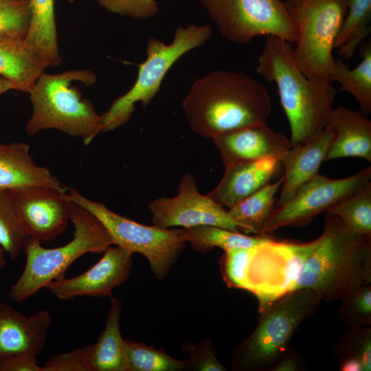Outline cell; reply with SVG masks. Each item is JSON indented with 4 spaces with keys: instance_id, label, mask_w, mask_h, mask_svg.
Wrapping results in <instances>:
<instances>
[{
    "instance_id": "obj_5",
    "label": "cell",
    "mask_w": 371,
    "mask_h": 371,
    "mask_svg": "<svg viewBox=\"0 0 371 371\" xmlns=\"http://www.w3.org/2000/svg\"><path fill=\"white\" fill-rule=\"evenodd\" d=\"M70 221L74 226L73 239L66 245L46 249L41 243L27 238L25 268L8 293L15 302H22L45 287L49 282L63 278L67 267L87 253H104L113 245L102 223L90 212L73 203Z\"/></svg>"
},
{
    "instance_id": "obj_16",
    "label": "cell",
    "mask_w": 371,
    "mask_h": 371,
    "mask_svg": "<svg viewBox=\"0 0 371 371\" xmlns=\"http://www.w3.org/2000/svg\"><path fill=\"white\" fill-rule=\"evenodd\" d=\"M225 168L240 162L273 157L280 161L291 143L282 132L266 123L255 124L221 134L212 139Z\"/></svg>"
},
{
    "instance_id": "obj_25",
    "label": "cell",
    "mask_w": 371,
    "mask_h": 371,
    "mask_svg": "<svg viewBox=\"0 0 371 371\" xmlns=\"http://www.w3.org/2000/svg\"><path fill=\"white\" fill-rule=\"evenodd\" d=\"M180 236L197 252L206 253L214 247L224 251L232 248L254 247L273 240L269 235L250 236L212 225L180 228Z\"/></svg>"
},
{
    "instance_id": "obj_8",
    "label": "cell",
    "mask_w": 371,
    "mask_h": 371,
    "mask_svg": "<svg viewBox=\"0 0 371 371\" xmlns=\"http://www.w3.org/2000/svg\"><path fill=\"white\" fill-rule=\"evenodd\" d=\"M297 30L294 60L312 80L329 79L335 66L334 43L347 12L346 0H288Z\"/></svg>"
},
{
    "instance_id": "obj_10",
    "label": "cell",
    "mask_w": 371,
    "mask_h": 371,
    "mask_svg": "<svg viewBox=\"0 0 371 371\" xmlns=\"http://www.w3.org/2000/svg\"><path fill=\"white\" fill-rule=\"evenodd\" d=\"M227 41L245 45L259 36H275L294 44L296 25L281 0H199Z\"/></svg>"
},
{
    "instance_id": "obj_31",
    "label": "cell",
    "mask_w": 371,
    "mask_h": 371,
    "mask_svg": "<svg viewBox=\"0 0 371 371\" xmlns=\"http://www.w3.org/2000/svg\"><path fill=\"white\" fill-rule=\"evenodd\" d=\"M27 238L6 190H0V246L14 260L20 255Z\"/></svg>"
},
{
    "instance_id": "obj_26",
    "label": "cell",
    "mask_w": 371,
    "mask_h": 371,
    "mask_svg": "<svg viewBox=\"0 0 371 371\" xmlns=\"http://www.w3.org/2000/svg\"><path fill=\"white\" fill-rule=\"evenodd\" d=\"M361 54V61L352 69L341 58L336 59L328 78L339 85V91L351 94L359 103L361 112L368 115L371 112L370 41L363 45Z\"/></svg>"
},
{
    "instance_id": "obj_21",
    "label": "cell",
    "mask_w": 371,
    "mask_h": 371,
    "mask_svg": "<svg viewBox=\"0 0 371 371\" xmlns=\"http://www.w3.org/2000/svg\"><path fill=\"white\" fill-rule=\"evenodd\" d=\"M330 124L335 137L326 161L355 157L371 162V121L368 115L339 105L333 109Z\"/></svg>"
},
{
    "instance_id": "obj_11",
    "label": "cell",
    "mask_w": 371,
    "mask_h": 371,
    "mask_svg": "<svg viewBox=\"0 0 371 371\" xmlns=\"http://www.w3.org/2000/svg\"><path fill=\"white\" fill-rule=\"evenodd\" d=\"M321 240V236L304 243L273 240L257 247L246 290L256 296L260 311L291 292L303 263Z\"/></svg>"
},
{
    "instance_id": "obj_18",
    "label": "cell",
    "mask_w": 371,
    "mask_h": 371,
    "mask_svg": "<svg viewBox=\"0 0 371 371\" xmlns=\"http://www.w3.org/2000/svg\"><path fill=\"white\" fill-rule=\"evenodd\" d=\"M335 137L331 124L304 144L291 146L280 159L284 166L280 195L275 207L289 201L298 190L318 174Z\"/></svg>"
},
{
    "instance_id": "obj_32",
    "label": "cell",
    "mask_w": 371,
    "mask_h": 371,
    "mask_svg": "<svg viewBox=\"0 0 371 371\" xmlns=\"http://www.w3.org/2000/svg\"><path fill=\"white\" fill-rule=\"evenodd\" d=\"M30 17V0H0V36L24 40Z\"/></svg>"
},
{
    "instance_id": "obj_24",
    "label": "cell",
    "mask_w": 371,
    "mask_h": 371,
    "mask_svg": "<svg viewBox=\"0 0 371 371\" xmlns=\"http://www.w3.org/2000/svg\"><path fill=\"white\" fill-rule=\"evenodd\" d=\"M31 17L24 39L25 44L40 54L49 67L61 62L55 21L54 0H30Z\"/></svg>"
},
{
    "instance_id": "obj_20",
    "label": "cell",
    "mask_w": 371,
    "mask_h": 371,
    "mask_svg": "<svg viewBox=\"0 0 371 371\" xmlns=\"http://www.w3.org/2000/svg\"><path fill=\"white\" fill-rule=\"evenodd\" d=\"M279 162L269 157L225 168L221 181L207 195L221 205L230 208L270 183Z\"/></svg>"
},
{
    "instance_id": "obj_36",
    "label": "cell",
    "mask_w": 371,
    "mask_h": 371,
    "mask_svg": "<svg viewBox=\"0 0 371 371\" xmlns=\"http://www.w3.org/2000/svg\"><path fill=\"white\" fill-rule=\"evenodd\" d=\"M91 345L51 357L45 362L43 371H92Z\"/></svg>"
},
{
    "instance_id": "obj_27",
    "label": "cell",
    "mask_w": 371,
    "mask_h": 371,
    "mask_svg": "<svg viewBox=\"0 0 371 371\" xmlns=\"http://www.w3.org/2000/svg\"><path fill=\"white\" fill-rule=\"evenodd\" d=\"M282 177L276 182L265 185L228 210L230 216L242 224L248 233L261 235V229L275 208L276 194L282 183Z\"/></svg>"
},
{
    "instance_id": "obj_17",
    "label": "cell",
    "mask_w": 371,
    "mask_h": 371,
    "mask_svg": "<svg viewBox=\"0 0 371 371\" xmlns=\"http://www.w3.org/2000/svg\"><path fill=\"white\" fill-rule=\"evenodd\" d=\"M52 324L50 313L42 310L30 317L6 303H0V358L40 354Z\"/></svg>"
},
{
    "instance_id": "obj_23",
    "label": "cell",
    "mask_w": 371,
    "mask_h": 371,
    "mask_svg": "<svg viewBox=\"0 0 371 371\" xmlns=\"http://www.w3.org/2000/svg\"><path fill=\"white\" fill-rule=\"evenodd\" d=\"M122 302L111 297L105 328L95 344L91 345L92 371H128L124 339L120 330Z\"/></svg>"
},
{
    "instance_id": "obj_34",
    "label": "cell",
    "mask_w": 371,
    "mask_h": 371,
    "mask_svg": "<svg viewBox=\"0 0 371 371\" xmlns=\"http://www.w3.org/2000/svg\"><path fill=\"white\" fill-rule=\"evenodd\" d=\"M182 350L189 355V358L186 360L187 370H227L216 357L214 345L209 339H204L196 344L186 341L182 345Z\"/></svg>"
},
{
    "instance_id": "obj_6",
    "label": "cell",
    "mask_w": 371,
    "mask_h": 371,
    "mask_svg": "<svg viewBox=\"0 0 371 371\" xmlns=\"http://www.w3.org/2000/svg\"><path fill=\"white\" fill-rule=\"evenodd\" d=\"M212 34L210 24H191L177 27L169 44L150 37L146 44V58L138 65L134 85L126 93L116 98L101 115L102 132L114 131L128 122L136 103L147 106L159 92L166 74L172 65L188 52L204 45Z\"/></svg>"
},
{
    "instance_id": "obj_19",
    "label": "cell",
    "mask_w": 371,
    "mask_h": 371,
    "mask_svg": "<svg viewBox=\"0 0 371 371\" xmlns=\"http://www.w3.org/2000/svg\"><path fill=\"white\" fill-rule=\"evenodd\" d=\"M43 187L66 193L68 188L47 168L38 166L24 142L0 143V190Z\"/></svg>"
},
{
    "instance_id": "obj_29",
    "label": "cell",
    "mask_w": 371,
    "mask_h": 371,
    "mask_svg": "<svg viewBox=\"0 0 371 371\" xmlns=\"http://www.w3.org/2000/svg\"><path fill=\"white\" fill-rule=\"evenodd\" d=\"M128 371L187 370L186 360H178L163 349L124 339Z\"/></svg>"
},
{
    "instance_id": "obj_33",
    "label": "cell",
    "mask_w": 371,
    "mask_h": 371,
    "mask_svg": "<svg viewBox=\"0 0 371 371\" xmlns=\"http://www.w3.org/2000/svg\"><path fill=\"white\" fill-rule=\"evenodd\" d=\"M257 247L232 248L225 251L222 271L229 286L247 289L249 269Z\"/></svg>"
},
{
    "instance_id": "obj_13",
    "label": "cell",
    "mask_w": 371,
    "mask_h": 371,
    "mask_svg": "<svg viewBox=\"0 0 371 371\" xmlns=\"http://www.w3.org/2000/svg\"><path fill=\"white\" fill-rule=\"evenodd\" d=\"M148 210L153 223L162 228L212 225L248 233L223 206L199 192L196 180L190 173L181 177L176 196L157 198L149 203Z\"/></svg>"
},
{
    "instance_id": "obj_15",
    "label": "cell",
    "mask_w": 371,
    "mask_h": 371,
    "mask_svg": "<svg viewBox=\"0 0 371 371\" xmlns=\"http://www.w3.org/2000/svg\"><path fill=\"white\" fill-rule=\"evenodd\" d=\"M104 253L102 258L85 273L71 278L52 280L45 288L63 300L80 296H111L113 289L128 278L133 253L117 245L109 247Z\"/></svg>"
},
{
    "instance_id": "obj_12",
    "label": "cell",
    "mask_w": 371,
    "mask_h": 371,
    "mask_svg": "<svg viewBox=\"0 0 371 371\" xmlns=\"http://www.w3.org/2000/svg\"><path fill=\"white\" fill-rule=\"evenodd\" d=\"M371 179V167L341 179L319 174L301 187L286 204L275 207L261 229V235L283 227H301L318 214L327 212L338 203L357 192Z\"/></svg>"
},
{
    "instance_id": "obj_42",
    "label": "cell",
    "mask_w": 371,
    "mask_h": 371,
    "mask_svg": "<svg viewBox=\"0 0 371 371\" xmlns=\"http://www.w3.org/2000/svg\"><path fill=\"white\" fill-rule=\"evenodd\" d=\"M11 89H14V85L8 79L0 77V95Z\"/></svg>"
},
{
    "instance_id": "obj_2",
    "label": "cell",
    "mask_w": 371,
    "mask_h": 371,
    "mask_svg": "<svg viewBox=\"0 0 371 371\" xmlns=\"http://www.w3.org/2000/svg\"><path fill=\"white\" fill-rule=\"evenodd\" d=\"M292 51L286 41L267 36L256 71L276 84L293 146L308 142L330 124L336 91L329 79L306 77L295 63Z\"/></svg>"
},
{
    "instance_id": "obj_41",
    "label": "cell",
    "mask_w": 371,
    "mask_h": 371,
    "mask_svg": "<svg viewBox=\"0 0 371 371\" xmlns=\"http://www.w3.org/2000/svg\"><path fill=\"white\" fill-rule=\"evenodd\" d=\"M340 370L343 371H363L361 362L352 357H348L341 363Z\"/></svg>"
},
{
    "instance_id": "obj_22",
    "label": "cell",
    "mask_w": 371,
    "mask_h": 371,
    "mask_svg": "<svg viewBox=\"0 0 371 371\" xmlns=\"http://www.w3.org/2000/svg\"><path fill=\"white\" fill-rule=\"evenodd\" d=\"M47 67L24 40L0 36V75L14 85V90L29 93Z\"/></svg>"
},
{
    "instance_id": "obj_39",
    "label": "cell",
    "mask_w": 371,
    "mask_h": 371,
    "mask_svg": "<svg viewBox=\"0 0 371 371\" xmlns=\"http://www.w3.org/2000/svg\"><path fill=\"white\" fill-rule=\"evenodd\" d=\"M355 353L349 357L358 359L362 366L363 371L371 370V340L370 335L360 339L356 345Z\"/></svg>"
},
{
    "instance_id": "obj_14",
    "label": "cell",
    "mask_w": 371,
    "mask_h": 371,
    "mask_svg": "<svg viewBox=\"0 0 371 371\" xmlns=\"http://www.w3.org/2000/svg\"><path fill=\"white\" fill-rule=\"evenodd\" d=\"M5 190L27 238L47 243L68 227L73 202L67 192L43 187Z\"/></svg>"
},
{
    "instance_id": "obj_1",
    "label": "cell",
    "mask_w": 371,
    "mask_h": 371,
    "mask_svg": "<svg viewBox=\"0 0 371 371\" xmlns=\"http://www.w3.org/2000/svg\"><path fill=\"white\" fill-rule=\"evenodd\" d=\"M271 109V97L262 83L243 72L224 70L196 80L183 102L191 129L212 139L266 123Z\"/></svg>"
},
{
    "instance_id": "obj_35",
    "label": "cell",
    "mask_w": 371,
    "mask_h": 371,
    "mask_svg": "<svg viewBox=\"0 0 371 371\" xmlns=\"http://www.w3.org/2000/svg\"><path fill=\"white\" fill-rule=\"evenodd\" d=\"M106 11L137 20H148L159 11L156 0H95Z\"/></svg>"
},
{
    "instance_id": "obj_3",
    "label": "cell",
    "mask_w": 371,
    "mask_h": 371,
    "mask_svg": "<svg viewBox=\"0 0 371 371\" xmlns=\"http://www.w3.org/2000/svg\"><path fill=\"white\" fill-rule=\"evenodd\" d=\"M322 240L303 263L291 291L310 289L321 299L346 300L370 282L371 237L325 213Z\"/></svg>"
},
{
    "instance_id": "obj_4",
    "label": "cell",
    "mask_w": 371,
    "mask_h": 371,
    "mask_svg": "<svg viewBox=\"0 0 371 371\" xmlns=\"http://www.w3.org/2000/svg\"><path fill=\"white\" fill-rule=\"evenodd\" d=\"M96 80L95 74L89 69L56 74L43 72L29 92L33 111L26 124V133L34 135L53 128L81 137L85 144H89L102 131V117L72 83L78 81L91 86Z\"/></svg>"
},
{
    "instance_id": "obj_37",
    "label": "cell",
    "mask_w": 371,
    "mask_h": 371,
    "mask_svg": "<svg viewBox=\"0 0 371 371\" xmlns=\"http://www.w3.org/2000/svg\"><path fill=\"white\" fill-rule=\"evenodd\" d=\"M345 312L352 319L368 323L371 318V287L366 284L352 293L344 301Z\"/></svg>"
},
{
    "instance_id": "obj_40",
    "label": "cell",
    "mask_w": 371,
    "mask_h": 371,
    "mask_svg": "<svg viewBox=\"0 0 371 371\" xmlns=\"http://www.w3.org/2000/svg\"><path fill=\"white\" fill-rule=\"evenodd\" d=\"M300 368V363L297 357L293 355H289L282 358L275 366L273 370L276 371H295Z\"/></svg>"
},
{
    "instance_id": "obj_38",
    "label": "cell",
    "mask_w": 371,
    "mask_h": 371,
    "mask_svg": "<svg viewBox=\"0 0 371 371\" xmlns=\"http://www.w3.org/2000/svg\"><path fill=\"white\" fill-rule=\"evenodd\" d=\"M37 357L15 355L0 358V371H43L38 366Z\"/></svg>"
},
{
    "instance_id": "obj_44",
    "label": "cell",
    "mask_w": 371,
    "mask_h": 371,
    "mask_svg": "<svg viewBox=\"0 0 371 371\" xmlns=\"http://www.w3.org/2000/svg\"><path fill=\"white\" fill-rule=\"evenodd\" d=\"M67 2L70 3H74L76 0H67Z\"/></svg>"
},
{
    "instance_id": "obj_7",
    "label": "cell",
    "mask_w": 371,
    "mask_h": 371,
    "mask_svg": "<svg viewBox=\"0 0 371 371\" xmlns=\"http://www.w3.org/2000/svg\"><path fill=\"white\" fill-rule=\"evenodd\" d=\"M321 300L313 290L299 289L269 306L253 333L236 348L235 368L260 369L279 359L299 326L313 313Z\"/></svg>"
},
{
    "instance_id": "obj_43",
    "label": "cell",
    "mask_w": 371,
    "mask_h": 371,
    "mask_svg": "<svg viewBox=\"0 0 371 371\" xmlns=\"http://www.w3.org/2000/svg\"><path fill=\"white\" fill-rule=\"evenodd\" d=\"M4 252L3 249L0 246V269L3 268L5 265Z\"/></svg>"
},
{
    "instance_id": "obj_9",
    "label": "cell",
    "mask_w": 371,
    "mask_h": 371,
    "mask_svg": "<svg viewBox=\"0 0 371 371\" xmlns=\"http://www.w3.org/2000/svg\"><path fill=\"white\" fill-rule=\"evenodd\" d=\"M67 196L71 202L90 212L102 223L113 245L144 256L157 280H164L169 275L186 244L180 236L179 229L137 223L111 211L103 203L87 198L74 188H68Z\"/></svg>"
},
{
    "instance_id": "obj_28",
    "label": "cell",
    "mask_w": 371,
    "mask_h": 371,
    "mask_svg": "<svg viewBox=\"0 0 371 371\" xmlns=\"http://www.w3.org/2000/svg\"><path fill=\"white\" fill-rule=\"evenodd\" d=\"M347 12L334 43L344 58H351L370 33L371 0H346Z\"/></svg>"
},
{
    "instance_id": "obj_30",
    "label": "cell",
    "mask_w": 371,
    "mask_h": 371,
    "mask_svg": "<svg viewBox=\"0 0 371 371\" xmlns=\"http://www.w3.org/2000/svg\"><path fill=\"white\" fill-rule=\"evenodd\" d=\"M326 213L339 217L351 231L371 237V182Z\"/></svg>"
}]
</instances>
